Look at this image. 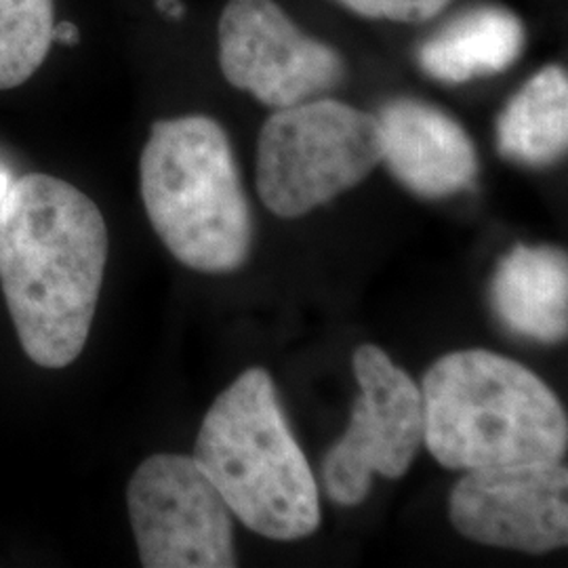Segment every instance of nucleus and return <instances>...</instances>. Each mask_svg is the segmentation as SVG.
I'll return each mask as SVG.
<instances>
[{"label": "nucleus", "instance_id": "nucleus-10", "mask_svg": "<svg viewBox=\"0 0 568 568\" xmlns=\"http://www.w3.org/2000/svg\"><path fill=\"white\" fill-rule=\"evenodd\" d=\"M382 163L422 199H445L476 180L478 156L466 129L436 105L394 100L377 114Z\"/></svg>", "mask_w": 568, "mask_h": 568}, {"label": "nucleus", "instance_id": "nucleus-16", "mask_svg": "<svg viewBox=\"0 0 568 568\" xmlns=\"http://www.w3.org/2000/svg\"><path fill=\"white\" fill-rule=\"evenodd\" d=\"M51 39H53V42H61V44H77L81 41V32L72 21H61L58 26H53Z\"/></svg>", "mask_w": 568, "mask_h": 568}, {"label": "nucleus", "instance_id": "nucleus-9", "mask_svg": "<svg viewBox=\"0 0 568 568\" xmlns=\"http://www.w3.org/2000/svg\"><path fill=\"white\" fill-rule=\"evenodd\" d=\"M450 523L469 541L548 554L568 541V471L560 459L467 469Z\"/></svg>", "mask_w": 568, "mask_h": 568}, {"label": "nucleus", "instance_id": "nucleus-17", "mask_svg": "<svg viewBox=\"0 0 568 568\" xmlns=\"http://www.w3.org/2000/svg\"><path fill=\"white\" fill-rule=\"evenodd\" d=\"M156 7L171 20H182L183 11H185L182 0H156Z\"/></svg>", "mask_w": 568, "mask_h": 568}, {"label": "nucleus", "instance_id": "nucleus-7", "mask_svg": "<svg viewBox=\"0 0 568 568\" xmlns=\"http://www.w3.org/2000/svg\"><path fill=\"white\" fill-rule=\"evenodd\" d=\"M361 386L349 426L323 464L328 497L354 508L371 493L375 476L403 478L424 445L422 389L377 345H361L354 354Z\"/></svg>", "mask_w": 568, "mask_h": 568}, {"label": "nucleus", "instance_id": "nucleus-13", "mask_svg": "<svg viewBox=\"0 0 568 568\" xmlns=\"http://www.w3.org/2000/svg\"><path fill=\"white\" fill-rule=\"evenodd\" d=\"M567 72L549 65L525 82L499 114L497 148L511 163L548 166L567 154Z\"/></svg>", "mask_w": 568, "mask_h": 568}, {"label": "nucleus", "instance_id": "nucleus-4", "mask_svg": "<svg viewBox=\"0 0 568 568\" xmlns=\"http://www.w3.org/2000/svg\"><path fill=\"white\" fill-rule=\"evenodd\" d=\"M150 224L173 257L206 272H234L253 246V215L224 129L209 116L152 126L140 161Z\"/></svg>", "mask_w": 568, "mask_h": 568}, {"label": "nucleus", "instance_id": "nucleus-15", "mask_svg": "<svg viewBox=\"0 0 568 568\" xmlns=\"http://www.w3.org/2000/svg\"><path fill=\"white\" fill-rule=\"evenodd\" d=\"M349 11L368 18V20L403 21V23H422L432 20L450 0H337Z\"/></svg>", "mask_w": 568, "mask_h": 568}, {"label": "nucleus", "instance_id": "nucleus-11", "mask_svg": "<svg viewBox=\"0 0 568 568\" xmlns=\"http://www.w3.org/2000/svg\"><path fill=\"white\" fill-rule=\"evenodd\" d=\"M490 304L511 333L556 344L568 331V260L556 246L516 244L499 262Z\"/></svg>", "mask_w": 568, "mask_h": 568}, {"label": "nucleus", "instance_id": "nucleus-1", "mask_svg": "<svg viewBox=\"0 0 568 568\" xmlns=\"http://www.w3.org/2000/svg\"><path fill=\"white\" fill-rule=\"evenodd\" d=\"M108 260L102 211L72 183L30 173L0 203V284L21 347L34 365L81 356Z\"/></svg>", "mask_w": 568, "mask_h": 568}, {"label": "nucleus", "instance_id": "nucleus-8", "mask_svg": "<svg viewBox=\"0 0 568 568\" xmlns=\"http://www.w3.org/2000/svg\"><path fill=\"white\" fill-rule=\"evenodd\" d=\"M220 65L230 84L274 110L314 100L345 77L339 53L305 37L274 0L225 4Z\"/></svg>", "mask_w": 568, "mask_h": 568}, {"label": "nucleus", "instance_id": "nucleus-6", "mask_svg": "<svg viewBox=\"0 0 568 568\" xmlns=\"http://www.w3.org/2000/svg\"><path fill=\"white\" fill-rule=\"evenodd\" d=\"M126 506L143 567H236L234 514L194 457H148L131 476Z\"/></svg>", "mask_w": 568, "mask_h": 568}, {"label": "nucleus", "instance_id": "nucleus-12", "mask_svg": "<svg viewBox=\"0 0 568 568\" xmlns=\"http://www.w3.org/2000/svg\"><path fill=\"white\" fill-rule=\"evenodd\" d=\"M527 42L525 23L501 7H476L447 21L419 47L427 77L462 84L508 70Z\"/></svg>", "mask_w": 568, "mask_h": 568}, {"label": "nucleus", "instance_id": "nucleus-14", "mask_svg": "<svg viewBox=\"0 0 568 568\" xmlns=\"http://www.w3.org/2000/svg\"><path fill=\"white\" fill-rule=\"evenodd\" d=\"M53 0H0V91L28 81L49 53Z\"/></svg>", "mask_w": 568, "mask_h": 568}, {"label": "nucleus", "instance_id": "nucleus-18", "mask_svg": "<svg viewBox=\"0 0 568 568\" xmlns=\"http://www.w3.org/2000/svg\"><path fill=\"white\" fill-rule=\"evenodd\" d=\"M9 185H11L9 175H7L4 171H0V203H2V199H4V194H7V190H9Z\"/></svg>", "mask_w": 568, "mask_h": 568}, {"label": "nucleus", "instance_id": "nucleus-5", "mask_svg": "<svg viewBox=\"0 0 568 568\" xmlns=\"http://www.w3.org/2000/svg\"><path fill=\"white\" fill-rule=\"evenodd\" d=\"M379 163L377 116L335 100H307L265 121L257 190L274 215L295 220L358 185Z\"/></svg>", "mask_w": 568, "mask_h": 568}, {"label": "nucleus", "instance_id": "nucleus-3", "mask_svg": "<svg viewBox=\"0 0 568 568\" xmlns=\"http://www.w3.org/2000/svg\"><path fill=\"white\" fill-rule=\"evenodd\" d=\"M194 462L230 511L265 539L297 541L321 527V490L286 424L272 377L248 368L204 415Z\"/></svg>", "mask_w": 568, "mask_h": 568}, {"label": "nucleus", "instance_id": "nucleus-2", "mask_svg": "<svg viewBox=\"0 0 568 568\" xmlns=\"http://www.w3.org/2000/svg\"><path fill=\"white\" fill-rule=\"evenodd\" d=\"M424 443L448 469L562 459L568 419L527 366L488 349L438 358L422 382Z\"/></svg>", "mask_w": 568, "mask_h": 568}]
</instances>
